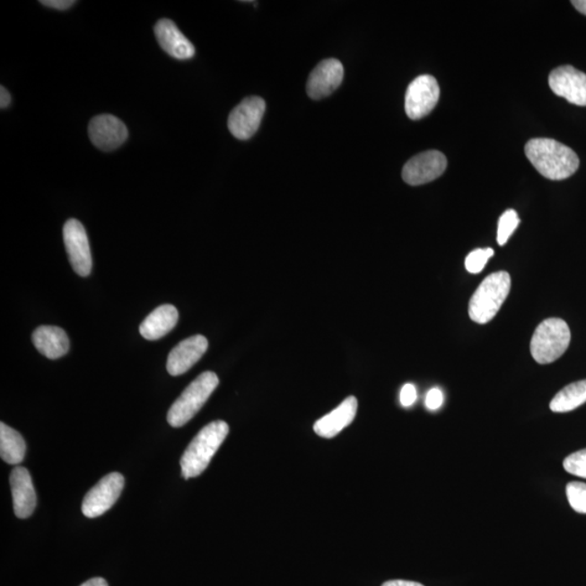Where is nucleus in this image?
Masks as SVG:
<instances>
[{
    "mask_svg": "<svg viewBox=\"0 0 586 586\" xmlns=\"http://www.w3.org/2000/svg\"><path fill=\"white\" fill-rule=\"evenodd\" d=\"M525 152L533 167L547 179H566L579 169L580 160L577 153L555 139L529 140Z\"/></svg>",
    "mask_w": 586,
    "mask_h": 586,
    "instance_id": "1",
    "label": "nucleus"
},
{
    "mask_svg": "<svg viewBox=\"0 0 586 586\" xmlns=\"http://www.w3.org/2000/svg\"><path fill=\"white\" fill-rule=\"evenodd\" d=\"M228 433L230 427L223 420L210 423L200 430L180 459L181 475L185 479L196 478L204 473Z\"/></svg>",
    "mask_w": 586,
    "mask_h": 586,
    "instance_id": "2",
    "label": "nucleus"
},
{
    "mask_svg": "<svg viewBox=\"0 0 586 586\" xmlns=\"http://www.w3.org/2000/svg\"><path fill=\"white\" fill-rule=\"evenodd\" d=\"M511 275L496 272L489 275L476 290L469 302V316L477 324H486L494 319L510 294Z\"/></svg>",
    "mask_w": 586,
    "mask_h": 586,
    "instance_id": "3",
    "label": "nucleus"
},
{
    "mask_svg": "<svg viewBox=\"0 0 586 586\" xmlns=\"http://www.w3.org/2000/svg\"><path fill=\"white\" fill-rule=\"evenodd\" d=\"M220 380L214 372H202L187 387L180 397L171 407L168 422L174 428L183 427L196 416L205 406L207 398L214 392Z\"/></svg>",
    "mask_w": 586,
    "mask_h": 586,
    "instance_id": "4",
    "label": "nucleus"
},
{
    "mask_svg": "<svg viewBox=\"0 0 586 586\" xmlns=\"http://www.w3.org/2000/svg\"><path fill=\"white\" fill-rule=\"evenodd\" d=\"M572 340L569 326L564 319H548L537 327L530 350L534 361L546 365L557 361L567 351Z\"/></svg>",
    "mask_w": 586,
    "mask_h": 586,
    "instance_id": "5",
    "label": "nucleus"
},
{
    "mask_svg": "<svg viewBox=\"0 0 586 586\" xmlns=\"http://www.w3.org/2000/svg\"><path fill=\"white\" fill-rule=\"evenodd\" d=\"M124 484V477L118 473L109 474L98 482L88 492L82 504V512L87 518H97L116 504L120 497Z\"/></svg>",
    "mask_w": 586,
    "mask_h": 586,
    "instance_id": "6",
    "label": "nucleus"
},
{
    "mask_svg": "<svg viewBox=\"0 0 586 586\" xmlns=\"http://www.w3.org/2000/svg\"><path fill=\"white\" fill-rule=\"evenodd\" d=\"M440 87L433 76L416 77L407 87L406 111L412 120H420L433 110L439 101Z\"/></svg>",
    "mask_w": 586,
    "mask_h": 586,
    "instance_id": "7",
    "label": "nucleus"
},
{
    "mask_svg": "<svg viewBox=\"0 0 586 586\" xmlns=\"http://www.w3.org/2000/svg\"><path fill=\"white\" fill-rule=\"evenodd\" d=\"M64 241L74 271L82 277L92 272V260L85 227L80 221L71 219L64 226Z\"/></svg>",
    "mask_w": 586,
    "mask_h": 586,
    "instance_id": "8",
    "label": "nucleus"
},
{
    "mask_svg": "<svg viewBox=\"0 0 586 586\" xmlns=\"http://www.w3.org/2000/svg\"><path fill=\"white\" fill-rule=\"evenodd\" d=\"M267 103L261 97H248L230 114L228 129L233 137L241 140L251 138L261 126Z\"/></svg>",
    "mask_w": 586,
    "mask_h": 586,
    "instance_id": "9",
    "label": "nucleus"
},
{
    "mask_svg": "<svg viewBox=\"0 0 586 586\" xmlns=\"http://www.w3.org/2000/svg\"><path fill=\"white\" fill-rule=\"evenodd\" d=\"M448 167L447 157L438 150L415 155L404 165L402 178L407 184L419 186L437 179Z\"/></svg>",
    "mask_w": 586,
    "mask_h": 586,
    "instance_id": "10",
    "label": "nucleus"
},
{
    "mask_svg": "<svg viewBox=\"0 0 586 586\" xmlns=\"http://www.w3.org/2000/svg\"><path fill=\"white\" fill-rule=\"evenodd\" d=\"M551 90L573 105L586 107V74L573 66H562L551 72L548 77Z\"/></svg>",
    "mask_w": 586,
    "mask_h": 586,
    "instance_id": "11",
    "label": "nucleus"
},
{
    "mask_svg": "<svg viewBox=\"0 0 586 586\" xmlns=\"http://www.w3.org/2000/svg\"><path fill=\"white\" fill-rule=\"evenodd\" d=\"M88 136L93 146L108 153L121 147L127 142L128 131L120 118L111 114H101L90 122Z\"/></svg>",
    "mask_w": 586,
    "mask_h": 586,
    "instance_id": "12",
    "label": "nucleus"
},
{
    "mask_svg": "<svg viewBox=\"0 0 586 586\" xmlns=\"http://www.w3.org/2000/svg\"><path fill=\"white\" fill-rule=\"evenodd\" d=\"M344 76V66L339 60L321 61L310 74L307 85L309 97L314 101L328 97L341 85Z\"/></svg>",
    "mask_w": 586,
    "mask_h": 586,
    "instance_id": "13",
    "label": "nucleus"
},
{
    "mask_svg": "<svg viewBox=\"0 0 586 586\" xmlns=\"http://www.w3.org/2000/svg\"><path fill=\"white\" fill-rule=\"evenodd\" d=\"M207 346L209 342L201 335L179 342L168 357L167 370L170 375L179 376L188 372L205 355Z\"/></svg>",
    "mask_w": 586,
    "mask_h": 586,
    "instance_id": "14",
    "label": "nucleus"
},
{
    "mask_svg": "<svg viewBox=\"0 0 586 586\" xmlns=\"http://www.w3.org/2000/svg\"><path fill=\"white\" fill-rule=\"evenodd\" d=\"M13 510L20 520H27L35 511L38 497L33 485L32 477L24 467H17L10 475Z\"/></svg>",
    "mask_w": 586,
    "mask_h": 586,
    "instance_id": "15",
    "label": "nucleus"
},
{
    "mask_svg": "<svg viewBox=\"0 0 586 586\" xmlns=\"http://www.w3.org/2000/svg\"><path fill=\"white\" fill-rule=\"evenodd\" d=\"M155 38L165 53L175 59H191L196 54L195 46L180 32L172 20L158 21L154 27Z\"/></svg>",
    "mask_w": 586,
    "mask_h": 586,
    "instance_id": "16",
    "label": "nucleus"
},
{
    "mask_svg": "<svg viewBox=\"0 0 586 586\" xmlns=\"http://www.w3.org/2000/svg\"><path fill=\"white\" fill-rule=\"evenodd\" d=\"M357 400L354 397L346 398L338 407L314 424V432L321 438L331 439L354 422L357 413Z\"/></svg>",
    "mask_w": 586,
    "mask_h": 586,
    "instance_id": "17",
    "label": "nucleus"
},
{
    "mask_svg": "<svg viewBox=\"0 0 586 586\" xmlns=\"http://www.w3.org/2000/svg\"><path fill=\"white\" fill-rule=\"evenodd\" d=\"M33 344L49 360L60 359L70 349L69 337L64 329L56 326H40L32 336Z\"/></svg>",
    "mask_w": 586,
    "mask_h": 586,
    "instance_id": "18",
    "label": "nucleus"
},
{
    "mask_svg": "<svg viewBox=\"0 0 586 586\" xmlns=\"http://www.w3.org/2000/svg\"><path fill=\"white\" fill-rule=\"evenodd\" d=\"M179 321V310L172 304H163L150 313L139 327L147 340H159L173 330Z\"/></svg>",
    "mask_w": 586,
    "mask_h": 586,
    "instance_id": "19",
    "label": "nucleus"
},
{
    "mask_svg": "<svg viewBox=\"0 0 586 586\" xmlns=\"http://www.w3.org/2000/svg\"><path fill=\"white\" fill-rule=\"evenodd\" d=\"M27 450V444L22 435L17 430L10 428L6 424H0V456L10 465L22 463Z\"/></svg>",
    "mask_w": 586,
    "mask_h": 586,
    "instance_id": "20",
    "label": "nucleus"
},
{
    "mask_svg": "<svg viewBox=\"0 0 586 586\" xmlns=\"http://www.w3.org/2000/svg\"><path fill=\"white\" fill-rule=\"evenodd\" d=\"M586 403V380L570 383L554 397L549 407L554 413H568Z\"/></svg>",
    "mask_w": 586,
    "mask_h": 586,
    "instance_id": "21",
    "label": "nucleus"
},
{
    "mask_svg": "<svg viewBox=\"0 0 586 586\" xmlns=\"http://www.w3.org/2000/svg\"><path fill=\"white\" fill-rule=\"evenodd\" d=\"M520 224V216L515 210H507L502 214L497 227V243L500 246L506 245L508 240Z\"/></svg>",
    "mask_w": 586,
    "mask_h": 586,
    "instance_id": "22",
    "label": "nucleus"
},
{
    "mask_svg": "<svg viewBox=\"0 0 586 586\" xmlns=\"http://www.w3.org/2000/svg\"><path fill=\"white\" fill-rule=\"evenodd\" d=\"M494 256V250L491 248L477 249L470 252L466 258L465 267L471 274H479L484 271L487 261Z\"/></svg>",
    "mask_w": 586,
    "mask_h": 586,
    "instance_id": "23",
    "label": "nucleus"
},
{
    "mask_svg": "<svg viewBox=\"0 0 586 586\" xmlns=\"http://www.w3.org/2000/svg\"><path fill=\"white\" fill-rule=\"evenodd\" d=\"M570 506L579 513H586V485L582 482H570L566 487Z\"/></svg>",
    "mask_w": 586,
    "mask_h": 586,
    "instance_id": "24",
    "label": "nucleus"
},
{
    "mask_svg": "<svg viewBox=\"0 0 586 586\" xmlns=\"http://www.w3.org/2000/svg\"><path fill=\"white\" fill-rule=\"evenodd\" d=\"M564 468L569 474L586 479V449L569 455L564 460Z\"/></svg>",
    "mask_w": 586,
    "mask_h": 586,
    "instance_id": "25",
    "label": "nucleus"
},
{
    "mask_svg": "<svg viewBox=\"0 0 586 586\" xmlns=\"http://www.w3.org/2000/svg\"><path fill=\"white\" fill-rule=\"evenodd\" d=\"M444 402L443 392L438 388H433L427 393L426 397V407L430 411H435V409L442 407Z\"/></svg>",
    "mask_w": 586,
    "mask_h": 586,
    "instance_id": "26",
    "label": "nucleus"
},
{
    "mask_svg": "<svg viewBox=\"0 0 586 586\" xmlns=\"http://www.w3.org/2000/svg\"><path fill=\"white\" fill-rule=\"evenodd\" d=\"M417 400V391L412 383H407V385L402 388L400 401L404 407H412L415 402Z\"/></svg>",
    "mask_w": 586,
    "mask_h": 586,
    "instance_id": "27",
    "label": "nucleus"
},
{
    "mask_svg": "<svg viewBox=\"0 0 586 586\" xmlns=\"http://www.w3.org/2000/svg\"><path fill=\"white\" fill-rule=\"evenodd\" d=\"M76 2L74 0H41L40 4L46 7L57 10H66L74 6Z\"/></svg>",
    "mask_w": 586,
    "mask_h": 586,
    "instance_id": "28",
    "label": "nucleus"
},
{
    "mask_svg": "<svg viewBox=\"0 0 586 586\" xmlns=\"http://www.w3.org/2000/svg\"><path fill=\"white\" fill-rule=\"evenodd\" d=\"M12 103V96L4 86L0 87V107L6 109Z\"/></svg>",
    "mask_w": 586,
    "mask_h": 586,
    "instance_id": "29",
    "label": "nucleus"
},
{
    "mask_svg": "<svg viewBox=\"0 0 586 586\" xmlns=\"http://www.w3.org/2000/svg\"><path fill=\"white\" fill-rule=\"evenodd\" d=\"M382 586H424V585L418 582H413V581L391 580V581H387V582L383 583Z\"/></svg>",
    "mask_w": 586,
    "mask_h": 586,
    "instance_id": "30",
    "label": "nucleus"
},
{
    "mask_svg": "<svg viewBox=\"0 0 586 586\" xmlns=\"http://www.w3.org/2000/svg\"><path fill=\"white\" fill-rule=\"evenodd\" d=\"M81 586H108L107 581L102 578H93Z\"/></svg>",
    "mask_w": 586,
    "mask_h": 586,
    "instance_id": "31",
    "label": "nucleus"
},
{
    "mask_svg": "<svg viewBox=\"0 0 586 586\" xmlns=\"http://www.w3.org/2000/svg\"><path fill=\"white\" fill-rule=\"evenodd\" d=\"M573 7L578 10L579 13L586 15V0H573L572 2Z\"/></svg>",
    "mask_w": 586,
    "mask_h": 586,
    "instance_id": "32",
    "label": "nucleus"
}]
</instances>
